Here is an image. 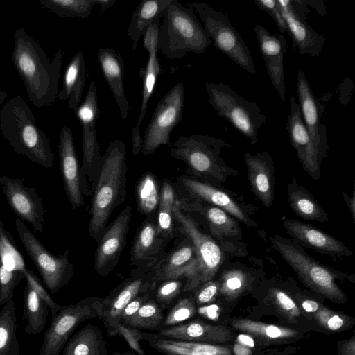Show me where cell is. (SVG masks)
I'll return each instance as SVG.
<instances>
[{
  "instance_id": "cell-1",
  "label": "cell",
  "mask_w": 355,
  "mask_h": 355,
  "mask_svg": "<svg viewBox=\"0 0 355 355\" xmlns=\"http://www.w3.org/2000/svg\"><path fill=\"white\" fill-rule=\"evenodd\" d=\"M11 55L29 101L37 107L53 105L58 94L63 58L58 51L51 61L44 50L24 28H17Z\"/></svg>"
},
{
  "instance_id": "cell-2",
  "label": "cell",
  "mask_w": 355,
  "mask_h": 355,
  "mask_svg": "<svg viewBox=\"0 0 355 355\" xmlns=\"http://www.w3.org/2000/svg\"><path fill=\"white\" fill-rule=\"evenodd\" d=\"M127 155L121 139L109 143L101 155L98 171L92 184V196L89 223V234L97 243L107 227L115 208L126 197Z\"/></svg>"
},
{
  "instance_id": "cell-3",
  "label": "cell",
  "mask_w": 355,
  "mask_h": 355,
  "mask_svg": "<svg viewBox=\"0 0 355 355\" xmlns=\"http://www.w3.org/2000/svg\"><path fill=\"white\" fill-rule=\"evenodd\" d=\"M0 131L17 154L51 168L54 154L50 140L37 125L32 110L19 96L8 100L0 110Z\"/></svg>"
},
{
  "instance_id": "cell-4",
  "label": "cell",
  "mask_w": 355,
  "mask_h": 355,
  "mask_svg": "<svg viewBox=\"0 0 355 355\" xmlns=\"http://www.w3.org/2000/svg\"><path fill=\"white\" fill-rule=\"evenodd\" d=\"M223 147L232 146L220 138L209 135L180 136L170 149L171 156L187 166V175L221 187L239 171L220 157Z\"/></svg>"
},
{
  "instance_id": "cell-5",
  "label": "cell",
  "mask_w": 355,
  "mask_h": 355,
  "mask_svg": "<svg viewBox=\"0 0 355 355\" xmlns=\"http://www.w3.org/2000/svg\"><path fill=\"white\" fill-rule=\"evenodd\" d=\"M162 17L158 46L168 59H182L188 52L202 53L211 44V41L197 19L192 5L185 7L173 0Z\"/></svg>"
},
{
  "instance_id": "cell-6",
  "label": "cell",
  "mask_w": 355,
  "mask_h": 355,
  "mask_svg": "<svg viewBox=\"0 0 355 355\" xmlns=\"http://www.w3.org/2000/svg\"><path fill=\"white\" fill-rule=\"evenodd\" d=\"M272 248L296 272L308 287L331 300L345 301V297L337 286V279H349L347 274L333 270L309 256L297 243L279 235L270 236Z\"/></svg>"
},
{
  "instance_id": "cell-7",
  "label": "cell",
  "mask_w": 355,
  "mask_h": 355,
  "mask_svg": "<svg viewBox=\"0 0 355 355\" xmlns=\"http://www.w3.org/2000/svg\"><path fill=\"white\" fill-rule=\"evenodd\" d=\"M205 89L209 104L218 114L255 144L258 131L266 120L257 103L247 101L225 83H206Z\"/></svg>"
},
{
  "instance_id": "cell-8",
  "label": "cell",
  "mask_w": 355,
  "mask_h": 355,
  "mask_svg": "<svg viewBox=\"0 0 355 355\" xmlns=\"http://www.w3.org/2000/svg\"><path fill=\"white\" fill-rule=\"evenodd\" d=\"M15 225L25 250L33 261L43 284L51 293L55 294L68 284L75 274L74 266L69 259V250L55 255L49 251L20 220Z\"/></svg>"
},
{
  "instance_id": "cell-9",
  "label": "cell",
  "mask_w": 355,
  "mask_h": 355,
  "mask_svg": "<svg viewBox=\"0 0 355 355\" xmlns=\"http://www.w3.org/2000/svg\"><path fill=\"white\" fill-rule=\"evenodd\" d=\"M205 25L213 44L239 67L250 73L256 72L251 53L226 15L205 3L192 4Z\"/></svg>"
},
{
  "instance_id": "cell-10",
  "label": "cell",
  "mask_w": 355,
  "mask_h": 355,
  "mask_svg": "<svg viewBox=\"0 0 355 355\" xmlns=\"http://www.w3.org/2000/svg\"><path fill=\"white\" fill-rule=\"evenodd\" d=\"M175 229L191 241L196 254V268L189 293L211 280L223 262V252L212 236L203 233L196 221L180 206L179 196L173 207Z\"/></svg>"
},
{
  "instance_id": "cell-11",
  "label": "cell",
  "mask_w": 355,
  "mask_h": 355,
  "mask_svg": "<svg viewBox=\"0 0 355 355\" xmlns=\"http://www.w3.org/2000/svg\"><path fill=\"white\" fill-rule=\"evenodd\" d=\"M103 297H89L62 306L43 335L39 355H59L78 325L88 319L102 316Z\"/></svg>"
},
{
  "instance_id": "cell-12",
  "label": "cell",
  "mask_w": 355,
  "mask_h": 355,
  "mask_svg": "<svg viewBox=\"0 0 355 355\" xmlns=\"http://www.w3.org/2000/svg\"><path fill=\"white\" fill-rule=\"evenodd\" d=\"M175 188L180 197L218 207L248 226L257 225L250 217L257 207L244 203L237 196L221 187L182 175L177 177Z\"/></svg>"
},
{
  "instance_id": "cell-13",
  "label": "cell",
  "mask_w": 355,
  "mask_h": 355,
  "mask_svg": "<svg viewBox=\"0 0 355 355\" xmlns=\"http://www.w3.org/2000/svg\"><path fill=\"white\" fill-rule=\"evenodd\" d=\"M184 96L180 82L159 101L144 132L141 154L151 155L160 146L170 144L171 133L182 118Z\"/></svg>"
},
{
  "instance_id": "cell-14",
  "label": "cell",
  "mask_w": 355,
  "mask_h": 355,
  "mask_svg": "<svg viewBox=\"0 0 355 355\" xmlns=\"http://www.w3.org/2000/svg\"><path fill=\"white\" fill-rule=\"evenodd\" d=\"M157 283L155 266L147 272L133 268L128 277L103 297L101 320L110 336L118 335L125 306L139 295L153 291Z\"/></svg>"
},
{
  "instance_id": "cell-15",
  "label": "cell",
  "mask_w": 355,
  "mask_h": 355,
  "mask_svg": "<svg viewBox=\"0 0 355 355\" xmlns=\"http://www.w3.org/2000/svg\"><path fill=\"white\" fill-rule=\"evenodd\" d=\"M76 116L82 126L83 164L80 166L84 178L93 184L96 178L101 163V155L97 141L96 124L99 117L97 91L95 82L89 86L83 103L79 105Z\"/></svg>"
},
{
  "instance_id": "cell-16",
  "label": "cell",
  "mask_w": 355,
  "mask_h": 355,
  "mask_svg": "<svg viewBox=\"0 0 355 355\" xmlns=\"http://www.w3.org/2000/svg\"><path fill=\"white\" fill-rule=\"evenodd\" d=\"M58 156L60 170L68 200L73 209L84 205L83 195L90 196L87 179L80 171L71 128L63 126L59 138Z\"/></svg>"
},
{
  "instance_id": "cell-17",
  "label": "cell",
  "mask_w": 355,
  "mask_h": 355,
  "mask_svg": "<svg viewBox=\"0 0 355 355\" xmlns=\"http://www.w3.org/2000/svg\"><path fill=\"white\" fill-rule=\"evenodd\" d=\"M277 3L295 47L302 55L320 56L325 38L307 24L305 5L300 0H277Z\"/></svg>"
},
{
  "instance_id": "cell-18",
  "label": "cell",
  "mask_w": 355,
  "mask_h": 355,
  "mask_svg": "<svg viewBox=\"0 0 355 355\" xmlns=\"http://www.w3.org/2000/svg\"><path fill=\"white\" fill-rule=\"evenodd\" d=\"M132 218V207L126 205L115 220L107 225L95 251L94 270L103 277L117 265L126 245Z\"/></svg>"
},
{
  "instance_id": "cell-19",
  "label": "cell",
  "mask_w": 355,
  "mask_h": 355,
  "mask_svg": "<svg viewBox=\"0 0 355 355\" xmlns=\"http://www.w3.org/2000/svg\"><path fill=\"white\" fill-rule=\"evenodd\" d=\"M159 20L151 24L144 35L143 45L149 55L146 67L139 72L140 76L143 78L141 109L136 125L132 130V154L135 157L137 156L141 150L143 138L140 134V127L148 109V101L153 94L157 78L161 72L157 55L159 50L158 46Z\"/></svg>"
},
{
  "instance_id": "cell-20",
  "label": "cell",
  "mask_w": 355,
  "mask_h": 355,
  "mask_svg": "<svg viewBox=\"0 0 355 355\" xmlns=\"http://www.w3.org/2000/svg\"><path fill=\"white\" fill-rule=\"evenodd\" d=\"M0 184L6 201L18 219L32 225L35 231L42 232L44 208L35 187L24 184L23 180L0 176Z\"/></svg>"
},
{
  "instance_id": "cell-21",
  "label": "cell",
  "mask_w": 355,
  "mask_h": 355,
  "mask_svg": "<svg viewBox=\"0 0 355 355\" xmlns=\"http://www.w3.org/2000/svg\"><path fill=\"white\" fill-rule=\"evenodd\" d=\"M159 231L156 216L146 218L137 228L130 251V263L135 269L147 272L165 255L168 244Z\"/></svg>"
},
{
  "instance_id": "cell-22",
  "label": "cell",
  "mask_w": 355,
  "mask_h": 355,
  "mask_svg": "<svg viewBox=\"0 0 355 355\" xmlns=\"http://www.w3.org/2000/svg\"><path fill=\"white\" fill-rule=\"evenodd\" d=\"M290 114L287 131L291 145L295 149L297 157L304 170L313 180L321 178L323 159L314 147L304 123L299 104L291 96L289 100Z\"/></svg>"
},
{
  "instance_id": "cell-23",
  "label": "cell",
  "mask_w": 355,
  "mask_h": 355,
  "mask_svg": "<svg viewBox=\"0 0 355 355\" xmlns=\"http://www.w3.org/2000/svg\"><path fill=\"white\" fill-rule=\"evenodd\" d=\"M297 94L302 116L310 139L322 159L327 156L329 146L326 127L322 123L323 110L301 69L297 75Z\"/></svg>"
},
{
  "instance_id": "cell-24",
  "label": "cell",
  "mask_w": 355,
  "mask_h": 355,
  "mask_svg": "<svg viewBox=\"0 0 355 355\" xmlns=\"http://www.w3.org/2000/svg\"><path fill=\"white\" fill-rule=\"evenodd\" d=\"M283 225L297 244L328 255L334 260L352 254V250L341 241L311 225L295 219H286Z\"/></svg>"
},
{
  "instance_id": "cell-25",
  "label": "cell",
  "mask_w": 355,
  "mask_h": 355,
  "mask_svg": "<svg viewBox=\"0 0 355 355\" xmlns=\"http://www.w3.org/2000/svg\"><path fill=\"white\" fill-rule=\"evenodd\" d=\"M157 282L168 279H184L183 293H189L196 268V254L190 239H184L155 266Z\"/></svg>"
},
{
  "instance_id": "cell-26",
  "label": "cell",
  "mask_w": 355,
  "mask_h": 355,
  "mask_svg": "<svg viewBox=\"0 0 355 355\" xmlns=\"http://www.w3.org/2000/svg\"><path fill=\"white\" fill-rule=\"evenodd\" d=\"M254 32L272 85L280 99L284 101V56L286 52V40L282 35L272 33L259 24L255 26Z\"/></svg>"
},
{
  "instance_id": "cell-27",
  "label": "cell",
  "mask_w": 355,
  "mask_h": 355,
  "mask_svg": "<svg viewBox=\"0 0 355 355\" xmlns=\"http://www.w3.org/2000/svg\"><path fill=\"white\" fill-rule=\"evenodd\" d=\"M244 161L251 191L266 207L270 208L275 196V168L272 156L268 151L255 155L246 153Z\"/></svg>"
},
{
  "instance_id": "cell-28",
  "label": "cell",
  "mask_w": 355,
  "mask_h": 355,
  "mask_svg": "<svg viewBox=\"0 0 355 355\" xmlns=\"http://www.w3.org/2000/svg\"><path fill=\"white\" fill-rule=\"evenodd\" d=\"M179 196V195H178ZM180 206L187 213H198L207 222L211 236L225 241L227 238L241 236L239 221L224 210L179 196Z\"/></svg>"
},
{
  "instance_id": "cell-29",
  "label": "cell",
  "mask_w": 355,
  "mask_h": 355,
  "mask_svg": "<svg viewBox=\"0 0 355 355\" xmlns=\"http://www.w3.org/2000/svg\"><path fill=\"white\" fill-rule=\"evenodd\" d=\"M97 59L103 77L118 105L121 119L125 120L130 112V104L125 91L123 58L113 48H101Z\"/></svg>"
},
{
  "instance_id": "cell-30",
  "label": "cell",
  "mask_w": 355,
  "mask_h": 355,
  "mask_svg": "<svg viewBox=\"0 0 355 355\" xmlns=\"http://www.w3.org/2000/svg\"><path fill=\"white\" fill-rule=\"evenodd\" d=\"M141 340L164 355H231L228 348L219 345L173 339L159 332L141 331Z\"/></svg>"
},
{
  "instance_id": "cell-31",
  "label": "cell",
  "mask_w": 355,
  "mask_h": 355,
  "mask_svg": "<svg viewBox=\"0 0 355 355\" xmlns=\"http://www.w3.org/2000/svg\"><path fill=\"white\" fill-rule=\"evenodd\" d=\"M158 332L173 339L214 345L228 340L223 327L209 324L200 320H189Z\"/></svg>"
},
{
  "instance_id": "cell-32",
  "label": "cell",
  "mask_w": 355,
  "mask_h": 355,
  "mask_svg": "<svg viewBox=\"0 0 355 355\" xmlns=\"http://www.w3.org/2000/svg\"><path fill=\"white\" fill-rule=\"evenodd\" d=\"M87 78L86 64L82 51H78L67 65L62 89L58 98L68 101V107L76 112L82 98Z\"/></svg>"
},
{
  "instance_id": "cell-33",
  "label": "cell",
  "mask_w": 355,
  "mask_h": 355,
  "mask_svg": "<svg viewBox=\"0 0 355 355\" xmlns=\"http://www.w3.org/2000/svg\"><path fill=\"white\" fill-rule=\"evenodd\" d=\"M288 200L292 211L300 218L325 223L328 221L327 213L315 197L293 177L287 186Z\"/></svg>"
},
{
  "instance_id": "cell-34",
  "label": "cell",
  "mask_w": 355,
  "mask_h": 355,
  "mask_svg": "<svg viewBox=\"0 0 355 355\" xmlns=\"http://www.w3.org/2000/svg\"><path fill=\"white\" fill-rule=\"evenodd\" d=\"M173 0H145L141 1L132 15L128 34L132 40V50L137 47L139 39L148 28L160 19Z\"/></svg>"
},
{
  "instance_id": "cell-35",
  "label": "cell",
  "mask_w": 355,
  "mask_h": 355,
  "mask_svg": "<svg viewBox=\"0 0 355 355\" xmlns=\"http://www.w3.org/2000/svg\"><path fill=\"white\" fill-rule=\"evenodd\" d=\"M63 355H108L101 331L93 324H86L67 341Z\"/></svg>"
},
{
  "instance_id": "cell-36",
  "label": "cell",
  "mask_w": 355,
  "mask_h": 355,
  "mask_svg": "<svg viewBox=\"0 0 355 355\" xmlns=\"http://www.w3.org/2000/svg\"><path fill=\"white\" fill-rule=\"evenodd\" d=\"M178 196L175 185L170 180L164 179L161 182L160 198L156 214V222L159 232L168 242L175 235L173 207Z\"/></svg>"
},
{
  "instance_id": "cell-37",
  "label": "cell",
  "mask_w": 355,
  "mask_h": 355,
  "mask_svg": "<svg viewBox=\"0 0 355 355\" xmlns=\"http://www.w3.org/2000/svg\"><path fill=\"white\" fill-rule=\"evenodd\" d=\"M161 182L151 171L144 173L135 184L136 205L138 212L147 218L156 216Z\"/></svg>"
},
{
  "instance_id": "cell-38",
  "label": "cell",
  "mask_w": 355,
  "mask_h": 355,
  "mask_svg": "<svg viewBox=\"0 0 355 355\" xmlns=\"http://www.w3.org/2000/svg\"><path fill=\"white\" fill-rule=\"evenodd\" d=\"M49 306L33 288L26 282L24 293L23 319L27 323L24 332L37 334L44 328L49 313Z\"/></svg>"
},
{
  "instance_id": "cell-39",
  "label": "cell",
  "mask_w": 355,
  "mask_h": 355,
  "mask_svg": "<svg viewBox=\"0 0 355 355\" xmlns=\"http://www.w3.org/2000/svg\"><path fill=\"white\" fill-rule=\"evenodd\" d=\"M17 329L15 305L12 300L0 311V355L19 354L20 346Z\"/></svg>"
},
{
  "instance_id": "cell-40",
  "label": "cell",
  "mask_w": 355,
  "mask_h": 355,
  "mask_svg": "<svg viewBox=\"0 0 355 355\" xmlns=\"http://www.w3.org/2000/svg\"><path fill=\"white\" fill-rule=\"evenodd\" d=\"M0 263L8 270L20 271L28 279L34 273L26 266L24 257L0 218Z\"/></svg>"
},
{
  "instance_id": "cell-41",
  "label": "cell",
  "mask_w": 355,
  "mask_h": 355,
  "mask_svg": "<svg viewBox=\"0 0 355 355\" xmlns=\"http://www.w3.org/2000/svg\"><path fill=\"white\" fill-rule=\"evenodd\" d=\"M164 315V311L151 297L130 318L125 327L158 332L163 329Z\"/></svg>"
},
{
  "instance_id": "cell-42",
  "label": "cell",
  "mask_w": 355,
  "mask_h": 355,
  "mask_svg": "<svg viewBox=\"0 0 355 355\" xmlns=\"http://www.w3.org/2000/svg\"><path fill=\"white\" fill-rule=\"evenodd\" d=\"M39 3L65 18H87L92 14L96 0H40Z\"/></svg>"
},
{
  "instance_id": "cell-43",
  "label": "cell",
  "mask_w": 355,
  "mask_h": 355,
  "mask_svg": "<svg viewBox=\"0 0 355 355\" xmlns=\"http://www.w3.org/2000/svg\"><path fill=\"white\" fill-rule=\"evenodd\" d=\"M168 310L164 315L163 329L191 320L197 312L193 295L180 296Z\"/></svg>"
},
{
  "instance_id": "cell-44",
  "label": "cell",
  "mask_w": 355,
  "mask_h": 355,
  "mask_svg": "<svg viewBox=\"0 0 355 355\" xmlns=\"http://www.w3.org/2000/svg\"><path fill=\"white\" fill-rule=\"evenodd\" d=\"M236 328L267 339H283L293 337L296 331L276 325L266 324L248 320L234 322Z\"/></svg>"
},
{
  "instance_id": "cell-45",
  "label": "cell",
  "mask_w": 355,
  "mask_h": 355,
  "mask_svg": "<svg viewBox=\"0 0 355 355\" xmlns=\"http://www.w3.org/2000/svg\"><path fill=\"white\" fill-rule=\"evenodd\" d=\"M184 284V279H168L158 282L153 291V298L163 311H166L183 293Z\"/></svg>"
},
{
  "instance_id": "cell-46",
  "label": "cell",
  "mask_w": 355,
  "mask_h": 355,
  "mask_svg": "<svg viewBox=\"0 0 355 355\" xmlns=\"http://www.w3.org/2000/svg\"><path fill=\"white\" fill-rule=\"evenodd\" d=\"M24 278L21 272L8 270L0 263V305L12 300L15 287Z\"/></svg>"
},
{
  "instance_id": "cell-47",
  "label": "cell",
  "mask_w": 355,
  "mask_h": 355,
  "mask_svg": "<svg viewBox=\"0 0 355 355\" xmlns=\"http://www.w3.org/2000/svg\"><path fill=\"white\" fill-rule=\"evenodd\" d=\"M247 283V276L240 270L225 271L222 277V284H220L221 292L226 295H234L242 291Z\"/></svg>"
},
{
  "instance_id": "cell-48",
  "label": "cell",
  "mask_w": 355,
  "mask_h": 355,
  "mask_svg": "<svg viewBox=\"0 0 355 355\" xmlns=\"http://www.w3.org/2000/svg\"><path fill=\"white\" fill-rule=\"evenodd\" d=\"M220 290V283L217 281L209 280L193 290V296L196 306H205L212 302Z\"/></svg>"
},
{
  "instance_id": "cell-49",
  "label": "cell",
  "mask_w": 355,
  "mask_h": 355,
  "mask_svg": "<svg viewBox=\"0 0 355 355\" xmlns=\"http://www.w3.org/2000/svg\"><path fill=\"white\" fill-rule=\"evenodd\" d=\"M254 2L273 19L281 33H287L285 21L276 0H254Z\"/></svg>"
},
{
  "instance_id": "cell-50",
  "label": "cell",
  "mask_w": 355,
  "mask_h": 355,
  "mask_svg": "<svg viewBox=\"0 0 355 355\" xmlns=\"http://www.w3.org/2000/svg\"><path fill=\"white\" fill-rule=\"evenodd\" d=\"M153 291L139 295L125 306L120 316L121 327H126L130 318L137 313L139 308L146 301L153 297Z\"/></svg>"
},
{
  "instance_id": "cell-51",
  "label": "cell",
  "mask_w": 355,
  "mask_h": 355,
  "mask_svg": "<svg viewBox=\"0 0 355 355\" xmlns=\"http://www.w3.org/2000/svg\"><path fill=\"white\" fill-rule=\"evenodd\" d=\"M272 296L277 306L290 316H298L300 313L295 302L286 293L279 289L272 290Z\"/></svg>"
},
{
  "instance_id": "cell-52",
  "label": "cell",
  "mask_w": 355,
  "mask_h": 355,
  "mask_svg": "<svg viewBox=\"0 0 355 355\" xmlns=\"http://www.w3.org/2000/svg\"><path fill=\"white\" fill-rule=\"evenodd\" d=\"M317 316L319 321L332 331L341 329L345 324V320L343 317L336 313H329L327 311H321Z\"/></svg>"
},
{
  "instance_id": "cell-53",
  "label": "cell",
  "mask_w": 355,
  "mask_h": 355,
  "mask_svg": "<svg viewBox=\"0 0 355 355\" xmlns=\"http://www.w3.org/2000/svg\"><path fill=\"white\" fill-rule=\"evenodd\" d=\"M198 311L204 317L216 320L218 318L219 307L216 304L202 306L198 309Z\"/></svg>"
},
{
  "instance_id": "cell-54",
  "label": "cell",
  "mask_w": 355,
  "mask_h": 355,
  "mask_svg": "<svg viewBox=\"0 0 355 355\" xmlns=\"http://www.w3.org/2000/svg\"><path fill=\"white\" fill-rule=\"evenodd\" d=\"M343 200L345 201L347 205L349 211L351 212V215L354 220H355V195H354V187L353 189V194L352 197H349L347 193H343Z\"/></svg>"
},
{
  "instance_id": "cell-55",
  "label": "cell",
  "mask_w": 355,
  "mask_h": 355,
  "mask_svg": "<svg viewBox=\"0 0 355 355\" xmlns=\"http://www.w3.org/2000/svg\"><path fill=\"white\" fill-rule=\"evenodd\" d=\"M302 306L304 311L309 313L316 312L319 308V304L312 300H305L302 303Z\"/></svg>"
},
{
  "instance_id": "cell-56",
  "label": "cell",
  "mask_w": 355,
  "mask_h": 355,
  "mask_svg": "<svg viewBox=\"0 0 355 355\" xmlns=\"http://www.w3.org/2000/svg\"><path fill=\"white\" fill-rule=\"evenodd\" d=\"M237 340L239 342L240 344H241L244 346L249 347H254V340L248 335L239 334L237 336Z\"/></svg>"
},
{
  "instance_id": "cell-57",
  "label": "cell",
  "mask_w": 355,
  "mask_h": 355,
  "mask_svg": "<svg viewBox=\"0 0 355 355\" xmlns=\"http://www.w3.org/2000/svg\"><path fill=\"white\" fill-rule=\"evenodd\" d=\"M233 351L235 355H251L250 349L241 344L236 343L234 345Z\"/></svg>"
},
{
  "instance_id": "cell-58",
  "label": "cell",
  "mask_w": 355,
  "mask_h": 355,
  "mask_svg": "<svg viewBox=\"0 0 355 355\" xmlns=\"http://www.w3.org/2000/svg\"><path fill=\"white\" fill-rule=\"evenodd\" d=\"M116 3V0H96V6H99L101 11L106 10L113 6Z\"/></svg>"
},
{
  "instance_id": "cell-59",
  "label": "cell",
  "mask_w": 355,
  "mask_h": 355,
  "mask_svg": "<svg viewBox=\"0 0 355 355\" xmlns=\"http://www.w3.org/2000/svg\"><path fill=\"white\" fill-rule=\"evenodd\" d=\"M8 98V94L0 87V106L4 103Z\"/></svg>"
},
{
  "instance_id": "cell-60",
  "label": "cell",
  "mask_w": 355,
  "mask_h": 355,
  "mask_svg": "<svg viewBox=\"0 0 355 355\" xmlns=\"http://www.w3.org/2000/svg\"><path fill=\"white\" fill-rule=\"evenodd\" d=\"M112 355H139L135 352H120L117 351L112 352Z\"/></svg>"
}]
</instances>
